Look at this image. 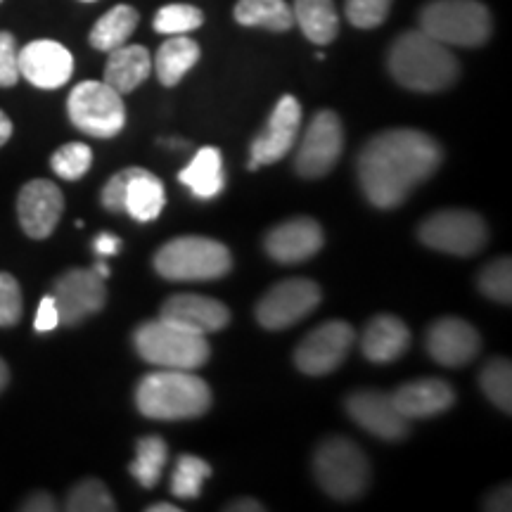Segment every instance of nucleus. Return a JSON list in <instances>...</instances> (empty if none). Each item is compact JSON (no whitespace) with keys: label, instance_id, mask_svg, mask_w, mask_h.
<instances>
[{"label":"nucleus","instance_id":"nucleus-10","mask_svg":"<svg viewBox=\"0 0 512 512\" xmlns=\"http://www.w3.org/2000/svg\"><path fill=\"white\" fill-rule=\"evenodd\" d=\"M344 152L342 119L332 110H320L306 126L304 138L299 140L294 171L306 181H318L335 169Z\"/></svg>","mask_w":512,"mask_h":512},{"label":"nucleus","instance_id":"nucleus-48","mask_svg":"<svg viewBox=\"0 0 512 512\" xmlns=\"http://www.w3.org/2000/svg\"><path fill=\"white\" fill-rule=\"evenodd\" d=\"M8 382H10V370H8V366H5L3 358H0V392L8 387Z\"/></svg>","mask_w":512,"mask_h":512},{"label":"nucleus","instance_id":"nucleus-24","mask_svg":"<svg viewBox=\"0 0 512 512\" xmlns=\"http://www.w3.org/2000/svg\"><path fill=\"white\" fill-rule=\"evenodd\" d=\"M178 181L188 185L197 200H211L221 195L226 188V174H223V155L216 147H202L190 164L178 174Z\"/></svg>","mask_w":512,"mask_h":512},{"label":"nucleus","instance_id":"nucleus-49","mask_svg":"<svg viewBox=\"0 0 512 512\" xmlns=\"http://www.w3.org/2000/svg\"><path fill=\"white\" fill-rule=\"evenodd\" d=\"M95 273L100 275V278H107V275H110V266L105 264V261H98V264H95V268H93Z\"/></svg>","mask_w":512,"mask_h":512},{"label":"nucleus","instance_id":"nucleus-20","mask_svg":"<svg viewBox=\"0 0 512 512\" xmlns=\"http://www.w3.org/2000/svg\"><path fill=\"white\" fill-rule=\"evenodd\" d=\"M159 318L171 320V323L192 332H200V335H211V332L228 328L230 309L219 299L195 292H181L166 299L159 309Z\"/></svg>","mask_w":512,"mask_h":512},{"label":"nucleus","instance_id":"nucleus-39","mask_svg":"<svg viewBox=\"0 0 512 512\" xmlns=\"http://www.w3.org/2000/svg\"><path fill=\"white\" fill-rule=\"evenodd\" d=\"M19 76V50L10 31H0V88L17 86Z\"/></svg>","mask_w":512,"mask_h":512},{"label":"nucleus","instance_id":"nucleus-2","mask_svg":"<svg viewBox=\"0 0 512 512\" xmlns=\"http://www.w3.org/2000/svg\"><path fill=\"white\" fill-rule=\"evenodd\" d=\"M387 64L396 83L415 93L446 91L460 74L456 55L422 29L406 31L396 38Z\"/></svg>","mask_w":512,"mask_h":512},{"label":"nucleus","instance_id":"nucleus-32","mask_svg":"<svg viewBox=\"0 0 512 512\" xmlns=\"http://www.w3.org/2000/svg\"><path fill=\"white\" fill-rule=\"evenodd\" d=\"M479 387L503 413H512V366L508 358H491L479 373Z\"/></svg>","mask_w":512,"mask_h":512},{"label":"nucleus","instance_id":"nucleus-23","mask_svg":"<svg viewBox=\"0 0 512 512\" xmlns=\"http://www.w3.org/2000/svg\"><path fill=\"white\" fill-rule=\"evenodd\" d=\"M152 74V57L145 46H119L110 50L105 64V83L119 95L133 93Z\"/></svg>","mask_w":512,"mask_h":512},{"label":"nucleus","instance_id":"nucleus-47","mask_svg":"<svg viewBox=\"0 0 512 512\" xmlns=\"http://www.w3.org/2000/svg\"><path fill=\"white\" fill-rule=\"evenodd\" d=\"M181 508L174 503H155V505H147V512H178Z\"/></svg>","mask_w":512,"mask_h":512},{"label":"nucleus","instance_id":"nucleus-19","mask_svg":"<svg viewBox=\"0 0 512 512\" xmlns=\"http://www.w3.org/2000/svg\"><path fill=\"white\" fill-rule=\"evenodd\" d=\"M325 245L323 228L309 216H297L273 230H268L264 247L266 254L278 264H302L316 256Z\"/></svg>","mask_w":512,"mask_h":512},{"label":"nucleus","instance_id":"nucleus-41","mask_svg":"<svg viewBox=\"0 0 512 512\" xmlns=\"http://www.w3.org/2000/svg\"><path fill=\"white\" fill-rule=\"evenodd\" d=\"M57 325H60V313H57L53 294H48V297H43L41 304H38L34 328H36V332H50V330H55Z\"/></svg>","mask_w":512,"mask_h":512},{"label":"nucleus","instance_id":"nucleus-42","mask_svg":"<svg viewBox=\"0 0 512 512\" xmlns=\"http://www.w3.org/2000/svg\"><path fill=\"white\" fill-rule=\"evenodd\" d=\"M19 510H27V512H53L57 510L55 498L46 494V491H36L29 498H24V503L19 505Z\"/></svg>","mask_w":512,"mask_h":512},{"label":"nucleus","instance_id":"nucleus-7","mask_svg":"<svg viewBox=\"0 0 512 512\" xmlns=\"http://www.w3.org/2000/svg\"><path fill=\"white\" fill-rule=\"evenodd\" d=\"M313 475L320 489L335 501H354L370 486L366 453L347 437H330L313 456Z\"/></svg>","mask_w":512,"mask_h":512},{"label":"nucleus","instance_id":"nucleus-43","mask_svg":"<svg viewBox=\"0 0 512 512\" xmlns=\"http://www.w3.org/2000/svg\"><path fill=\"white\" fill-rule=\"evenodd\" d=\"M93 249L98 252V256H114L121 249V240L112 233H100L95 235Z\"/></svg>","mask_w":512,"mask_h":512},{"label":"nucleus","instance_id":"nucleus-37","mask_svg":"<svg viewBox=\"0 0 512 512\" xmlns=\"http://www.w3.org/2000/svg\"><path fill=\"white\" fill-rule=\"evenodd\" d=\"M392 10V0H347L344 12L356 29H377Z\"/></svg>","mask_w":512,"mask_h":512},{"label":"nucleus","instance_id":"nucleus-26","mask_svg":"<svg viewBox=\"0 0 512 512\" xmlns=\"http://www.w3.org/2000/svg\"><path fill=\"white\" fill-rule=\"evenodd\" d=\"M202 50L197 46L192 38H188L185 34L181 36H171L169 41H164L159 46L155 62H152V69L157 72V79L162 81V86H176L181 83V79L185 74L200 62Z\"/></svg>","mask_w":512,"mask_h":512},{"label":"nucleus","instance_id":"nucleus-21","mask_svg":"<svg viewBox=\"0 0 512 512\" xmlns=\"http://www.w3.org/2000/svg\"><path fill=\"white\" fill-rule=\"evenodd\" d=\"M392 401L406 420L434 418V415L446 413L456 403L453 387L437 377H425V380H413L401 384L392 394Z\"/></svg>","mask_w":512,"mask_h":512},{"label":"nucleus","instance_id":"nucleus-15","mask_svg":"<svg viewBox=\"0 0 512 512\" xmlns=\"http://www.w3.org/2000/svg\"><path fill=\"white\" fill-rule=\"evenodd\" d=\"M64 214V195L53 181L34 178L19 190L17 216L19 226L31 240H46L53 235Z\"/></svg>","mask_w":512,"mask_h":512},{"label":"nucleus","instance_id":"nucleus-8","mask_svg":"<svg viewBox=\"0 0 512 512\" xmlns=\"http://www.w3.org/2000/svg\"><path fill=\"white\" fill-rule=\"evenodd\" d=\"M67 114L86 136L114 138L124 131L126 124L124 95H119L105 81H81L69 93Z\"/></svg>","mask_w":512,"mask_h":512},{"label":"nucleus","instance_id":"nucleus-1","mask_svg":"<svg viewBox=\"0 0 512 512\" xmlns=\"http://www.w3.org/2000/svg\"><path fill=\"white\" fill-rule=\"evenodd\" d=\"M441 162L444 150L432 136L418 128H389L358 152V183L373 207L396 209L437 174Z\"/></svg>","mask_w":512,"mask_h":512},{"label":"nucleus","instance_id":"nucleus-28","mask_svg":"<svg viewBox=\"0 0 512 512\" xmlns=\"http://www.w3.org/2000/svg\"><path fill=\"white\" fill-rule=\"evenodd\" d=\"M138 19V10L131 8V5H114L91 29V46L95 50H102V53H110V50L124 46L136 31Z\"/></svg>","mask_w":512,"mask_h":512},{"label":"nucleus","instance_id":"nucleus-25","mask_svg":"<svg viewBox=\"0 0 512 512\" xmlns=\"http://www.w3.org/2000/svg\"><path fill=\"white\" fill-rule=\"evenodd\" d=\"M164 204H166L164 183L159 181L152 171L136 166V171H133L131 181H128V188H126V202H124L126 214L140 223H150L162 214Z\"/></svg>","mask_w":512,"mask_h":512},{"label":"nucleus","instance_id":"nucleus-46","mask_svg":"<svg viewBox=\"0 0 512 512\" xmlns=\"http://www.w3.org/2000/svg\"><path fill=\"white\" fill-rule=\"evenodd\" d=\"M12 138V121L8 114L0 110V147H3Z\"/></svg>","mask_w":512,"mask_h":512},{"label":"nucleus","instance_id":"nucleus-51","mask_svg":"<svg viewBox=\"0 0 512 512\" xmlns=\"http://www.w3.org/2000/svg\"><path fill=\"white\" fill-rule=\"evenodd\" d=\"M0 3H3V0H0Z\"/></svg>","mask_w":512,"mask_h":512},{"label":"nucleus","instance_id":"nucleus-17","mask_svg":"<svg viewBox=\"0 0 512 512\" xmlns=\"http://www.w3.org/2000/svg\"><path fill=\"white\" fill-rule=\"evenodd\" d=\"M72 74L74 57L62 43L41 38L19 50V76H24L31 86L55 91L72 79Z\"/></svg>","mask_w":512,"mask_h":512},{"label":"nucleus","instance_id":"nucleus-13","mask_svg":"<svg viewBox=\"0 0 512 512\" xmlns=\"http://www.w3.org/2000/svg\"><path fill=\"white\" fill-rule=\"evenodd\" d=\"M53 299L60 323L74 328L107 304L105 278H100L93 268H69L55 280Z\"/></svg>","mask_w":512,"mask_h":512},{"label":"nucleus","instance_id":"nucleus-31","mask_svg":"<svg viewBox=\"0 0 512 512\" xmlns=\"http://www.w3.org/2000/svg\"><path fill=\"white\" fill-rule=\"evenodd\" d=\"M211 477V465L200 456L183 453L178 456L174 475H171V494L181 501H192L202 494V486Z\"/></svg>","mask_w":512,"mask_h":512},{"label":"nucleus","instance_id":"nucleus-30","mask_svg":"<svg viewBox=\"0 0 512 512\" xmlns=\"http://www.w3.org/2000/svg\"><path fill=\"white\" fill-rule=\"evenodd\" d=\"M166 458H169V446L162 437H143L138 439L136 444V458L128 465V472H131L133 479L145 489H155L159 477H162Z\"/></svg>","mask_w":512,"mask_h":512},{"label":"nucleus","instance_id":"nucleus-38","mask_svg":"<svg viewBox=\"0 0 512 512\" xmlns=\"http://www.w3.org/2000/svg\"><path fill=\"white\" fill-rule=\"evenodd\" d=\"M22 287L10 273H0V328H12L22 320Z\"/></svg>","mask_w":512,"mask_h":512},{"label":"nucleus","instance_id":"nucleus-3","mask_svg":"<svg viewBox=\"0 0 512 512\" xmlns=\"http://www.w3.org/2000/svg\"><path fill=\"white\" fill-rule=\"evenodd\" d=\"M136 406L152 420L200 418L211 408V389L192 370L162 368L138 382Z\"/></svg>","mask_w":512,"mask_h":512},{"label":"nucleus","instance_id":"nucleus-35","mask_svg":"<svg viewBox=\"0 0 512 512\" xmlns=\"http://www.w3.org/2000/svg\"><path fill=\"white\" fill-rule=\"evenodd\" d=\"M479 292L484 297L494 299L498 304L510 306L512 302V261L510 256L491 261L489 266L479 273Z\"/></svg>","mask_w":512,"mask_h":512},{"label":"nucleus","instance_id":"nucleus-4","mask_svg":"<svg viewBox=\"0 0 512 512\" xmlns=\"http://www.w3.org/2000/svg\"><path fill=\"white\" fill-rule=\"evenodd\" d=\"M230 268V249L204 235H181L159 247L155 254V271L171 283H209L226 278Z\"/></svg>","mask_w":512,"mask_h":512},{"label":"nucleus","instance_id":"nucleus-12","mask_svg":"<svg viewBox=\"0 0 512 512\" xmlns=\"http://www.w3.org/2000/svg\"><path fill=\"white\" fill-rule=\"evenodd\" d=\"M354 337V328L347 320H328L299 342L294 349V366L311 377L335 373L349 356Z\"/></svg>","mask_w":512,"mask_h":512},{"label":"nucleus","instance_id":"nucleus-33","mask_svg":"<svg viewBox=\"0 0 512 512\" xmlns=\"http://www.w3.org/2000/svg\"><path fill=\"white\" fill-rule=\"evenodd\" d=\"M64 508L69 512H114L117 503L100 479H81L67 494Z\"/></svg>","mask_w":512,"mask_h":512},{"label":"nucleus","instance_id":"nucleus-40","mask_svg":"<svg viewBox=\"0 0 512 512\" xmlns=\"http://www.w3.org/2000/svg\"><path fill=\"white\" fill-rule=\"evenodd\" d=\"M133 171H136V166H128V169L117 171V174L107 181L105 188H102V195H100L102 207L112 211V214H121V211H124L126 188H128V181H131Z\"/></svg>","mask_w":512,"mask_h":512},{"label":"nucleus","instance_id":"nucleus-9","mask_svg":"<svg viewBox=\"0 0 512 512\" xmlns=\"http://www.w3.org/2000/svg\"><path fill=\"white\" fill-rule=\"evenodd\" d=\"M418 238L425 247L453 256H475L486 247L489 228L470 209H441L420 223Z\"/></svg>","mask_w":512,"mask_h":512},{"label":"nucleus","instance_id":"nucleus-5","mask_svg":"<svg viewBox=\"0 0 512 512\" xmlns=\"http://www.w3.org/2000/svg\"><path fill=\"white\" fill-rule=\"evenodd\" d=\"M133 344H136L138 356L157 368L197 370L211 356L207 335L181 328L164 318L140 325L133 332Z\"/></svg>","mask_w":512,"mask_h":512},{"label":"nucleus","instance_id":"nucleus-18","mask_svg":"<svg viewBox=\"0 0 512 512\" xmlns=\"http://www.w3.org/2000/svg\"><path fill=\"white\" fill-rule=\"evenodd\" d=\"M347 413L356 425L363 430L375 434L377 439L384 441H399L408 437V422L403 415L396 411L392 394L375 392V389H363V392H354L347 399Z\"/></svg>","mask_w":512,"mask_h":512},{"label":"nucleus","instance_id":"nucleus-44","mask_svg":"<svg viewBox=\"0 0 512 512\" xmlns=\"http://www.w3.org/2000/svg\"><path fill=\"white\" fill-rule=\"evenodd\" d=\"M482 508H486V510H510V484L498 486L494 494L486 496Z\"/></svg>","mask_w":512,"mask_h":512},{"label":"nucleus","instance_id":"nucleus-16","mask_svg":"<svg viewBox=\"0 0 512 512\" xmlns=\"http://www.w3.org/2000/svg\"><path fill=\"white\" fill-rule=\"evenodd\" d=\"M427 354H430L439 366L460 368L472 363L482 351V337L475 325L463 318H439L434 320L425 337Z\"/></svg>","mask_w":512,"mask_h":512},{"label":"nucleus","instance_id":"nucleus-14","mask_svg":"<svg viewBox=\"0 0 512 512\" xmlns=\"http://www.w3.org/2000/svg\"><path fill=\"white\" fill-rule=\"evenodd\" d=\"M299 128H302V105H299L294 95H283L278 105L273 107L264 131L252 140L247 164L249 171L275 164L290 155V150L299 138Z\"/></svg>","mask_w":512,"mask_h":512},{"label":"nucleus","instance_id":"nucleus-36","mask_svg":"<svg viewBox=\"0 0 512 512\" xmlns=\"http://www.w3.org/2000/svg\"><path fill=\"white\" fill-rule=\"evenodd\" d=\"M50 166L64 181H79L91 171L93 150L86 143H67L55 152Z\"/></svg>","mask_w":512,"mask_h":512},{"label":"nucleus","instance_id":"nucleus-45","mask_svg":"<svg viewBox=\"0 0 512 512\" xmlns=\"http://www.w3.org/2000/svg\"><path fill=\"white\" fill-rule=\"evenodd\" d=\"M226 510L228 512H261L266 508L259 501H254V498H240V501H233L230 505H226Z\"/></svg>","mask_w":512,"mask_h":512},{"label":"nucleus","instance_id":"nucleus-27","mask_svg":"<svg viewBox=\"0 0 512 512\" xmlns=\"http://www.w3.org/2000/svg\"><path fill=\"white\" fill-rule=\"evenodd\" d=\"M292 15L316 46H328L339 34V15L332 0H294Z\"/></svg>","mask_w":512,"mask_h":512},{"label":"nucleus","instance_id":"nucleus-34","mask_svg":"<svg viewBox=\"0 0 512 512\" xmlns=\"http://www.w3.org/2000/svg\"><path fill=\"white\" fill-rule=\"evenodd\" d=\"M202 22L204 15L200 8L188 3H171L155 15V31L164 36H181L200 29Z\"/></svg>","mask_w":512,"mask_h":512},{"label":"nucleus","instance_id":"nucleus-22","mask_svg":"<svg viewBox=\"0 0 512 512\" xmlns=\"http://www.w3.org/2000/svg\"><path fill=\"white\" fill-rule=\"evenodd\" d=\"M411 347V330L399 316L380 313L370 318L361 337V351L373 363H392Z\"/></svg>","mask_w":512,"mask_h":512},{"label":"nucleus","instance_id":"nucleus-6","mask_svg":"<svg viewBox=\"0 0 512 512\" xmlns=\"http://www.w3.org/2000/svg\"><path fill=\"white\" fill-rule=\"evenodd\" d=\"M420 29L444 46L479 48L491 38L494 22L479 0H432L420 12Z\"/></svg>","mask_w":512,"mask_h":512},{"label":"nucleus","instance_id":"nucleus-29","mask_svg":"<svg viewBox=\"0 0 512 512\" xmlns=\"http://www.w3.org/2000/svg\"><path fill=\"white\" fill-rule=\"evenodd\" d=\"M233 17L242 27H261L280 34L294 27L292 8L285 0H240Z\"/></svg>","mask_w":512,"mask_h":512},{"label":"nucleus","instance_id":"nucleus-11","mask_svg":"<svg viewBox=\"0 0 512 512\" xmlns=\"http://www.w3.org/2000/svg\"><path fill=\"white\" fill-rule=\"evenodd\" d=\"M323 292L318 283L306 278H290L273 285L256 304V320L266 330H285L309 318L318 309Z\"/></svg>","mask_w":512,"mask_h":512},{"label":"nucleus","instance_id":"nucleus-50","mask_svg":"<svg viewBox=\"0 0 512 512\" xmlns=\"http://www.w3.org/2000/svg\"><path fill=\"white\" fill-rule=\"evenodd\" d=\"M83 3H95V0H83Z\"/></svg>","mask_w":512,"mask_h":512}]
</instances>
